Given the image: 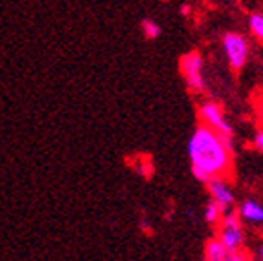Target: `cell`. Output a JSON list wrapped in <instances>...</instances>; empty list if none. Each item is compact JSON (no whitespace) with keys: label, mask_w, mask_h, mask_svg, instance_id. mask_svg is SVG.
<instances>
[{"label":"cell","mask_w":263,"mask_h":261,"mask_svg":"<svg viewBox=\"0 0 263 261\" xmlns=\"http://www.w3.org/2000/svg\"><path fill=\"white\" fill-rule=\"evenodd\" d=\"M254 146L258 148L259 152H263V130H259L254 137Z\"/></svg>","instance_id":"4fadbf2b"},{"label":"cell","mask_w":263,"mask_h":261,"mask_svg":"<svg viewBox=\"0 0 263 261\" xmlns=\"http://www.w3.org/2000/svg\"><path fill=\"white\" fill-rule=\"evenodd\" d=\"M239 216L251 223H263V207L254 201H245L239 208Z\"/></svg>","instance_id":"ba28073f"},{"label":"cell","mask_w":263,"mask_h":261,"mask_svg":"<svg viewBox=\"0 0 263 261\" xmlns=\"http://www.w3.org/2000/svg\"><path fill=\"white\" fill-rule=\"evenodd\" d=\"M259 259H263V247L259 249Z\"/></svg>","instance_id":"2e32d148"},{"label":"cell","mask_w":263,"mask_h":261,"mask_svg":"<svg viewBox=\"0 0 263 261\" xmlns=\"http://www.w3.org/2000/svg\"><path fill=\"white\" fill-rule=\"evenodd\" d=\"M223 227H241V225H239V216L234 210L225 212V216H223Z\"/></svg>","instance_id":"7c38bea8"},{"label":"cell","mask_w":263,"mask_h":261,"mask_svg":"<svg viewBox=\"0 0 263 261\" xmlns=\"http://www.w3.org/2000/svg\"><path fill=\"white\" fill-rule=\"evenodd\" d=\"M199 117L209 128H212L214 132H218L221 137H232L234 130L229 124V121L223 115V110L219 104L216 102H203L199 106Z\"/></svg>","instance_id":"3957f363"},{"label":"cell","mask_w":263,"mask_h":261,"mask_svg":"<svg viewBox=\"0 0 263 261\" xmlns=\"http://www.w3.org/2000/svg\"><path fill=\"white\" fill-rule=\"evenodd\" d=\"M141 28H143V33L146 39H157L161 35V28L159 24H156L154 21H150V18H146V21H143V24H141Z\"/></svg>","instance_id":"30bf717a"},{"label":"cell","mask_w":263,"mask_h":261,"mask_svg":"<svg viewBox=\"0 0 263 261\" xmlns=\"http://www.w3.org/2000/svg\"><path fill=\"white\" fill-rule=\"evenodd\" d=\"M221 208L218 207V203L216 201H210L209 204H206V208H205V219H206V223H210V225H216L219 221V217H221Z\"/></svg>","instance_id":"9c48e42d"},{"label":"cell","mask_w":263,"mask_h":261,"mask_svg":"<svg viewBox=\"0 0 263 261\" xmlns=\"http://www.w3.org/2000/svg\"><path fill=\"white\" fill-rule=\"evenodd\" d=\"M249 24H251V29H252V33H254L256 37L263 41V15H259V13L251 15V18H249Z\"/></svg>","instance_id":"8fae6325"},{"label":"cell","mask_w":263,"mask_h":261,"mask_svg":"<svg viewBox=\"0 0 263 261\" xmlns=\"http://www.w3.org/2000/svg\"><path fill=\"white\" fill-rule=\"evenodd\" d=\"M181 13H183V15H189L190 8H189V6H183V8H181Z\"/></svg>","instance_id":"5bb4252c"},{"label":"cell","mask_w":263,"mask_h":261,"mask_svg":"<svg viewBox=\"0 0 263 261\" xmlns=\"http://www.w3.org/2000/svg\"><path fill=\"white\" fill-rule=\"evenodd\" d=\"M259 117H261V123H263V102L259 104Z\"/></svg>","instance_id":"9a60e30c"},{"label":"cell","mask_w":263,"mask_h":261,"mask_svg":"<svg viewBox=\"0 0 263 261\" xmlns=\"http://www.w3.org/2000/svg\"><path fill=\"white\" fill-rule=\"evenodd\" d=\"M205 257L209 261H225L229 257V250L221 239H209L205 245Z\"/></svg>","instance_id":"52a82bcc"},{"label":"cell","mask_w":263,"mask_h":261,"mask_svg":"<svg viewBox=\"0 0 263 261\" xmlns=\"http://www.w3.org/2000/svg\"><path fill=\"white\" fill-rule=\"evenodd\" d=\"M189 155L194 177L201 183L223 177L230 170L232 150L227 146L225 139L206 124L192 134L189 141Z\"/></svg>","instance_id":"6da1fadb"},{"label":"cell","mask_w":263,"mask_h":261,"mask_svg":"<svg viewBox=\"0 0 263 261\" xmlns=\"http://www.w3.org/2000/svg\"><path fill=\"white\" fill-rule=\"evenodd\" d=\"M181 73L185 77L189 90H192L194 94H201V91L205 90L203 59L197 51H190V53L181 57Z\"/></svg>","instance_id":"7a4b0ae2"},{"label":"cell","mask_w":263,"mask_h":261,"mask_svg":"<svg viewBox=\"0 0 263 261\" xmlns=\"http://www.w3.org/2000/svg\"><path fill=\"white\" fill-rule=\"evenodd\" d=\"M223 49L234 69H241L249 57V44L239 33H227L223 37Z\"/></svg>","instance_id":"277c9868"},{"label":"cell","mask_w":263,"mask_h":261,"mask_svg":"<svg viewBox=\"0 0 263 261\" xmlns=\"http://www.w3.org/2000/svg\"><path fill=\"white\" fill-rule=\"evenodd\" d=\"M209 192L212 196V201L218 203V207L221 208V212H229L232 204H234V192L230 190V187L221 179V177H216V179H210L209 183Z\"/></svg>","instance_id":"5b68a950"},{"label":"cell","mask_w":263,"mask_h":261,"mask_svg":"<svg viewBox=\"0 0 263 261\" xmlns=\"http://www.w3.org/2000/svg\"><path fill=\"white\" fill-rule=\"evenodd\" d=\"M219 239L223 241V245L227 247L229 252H238V249L243 243V232L241 227H223Z\"/></svg>","instance_id":"8992f818"}]
</instances>
